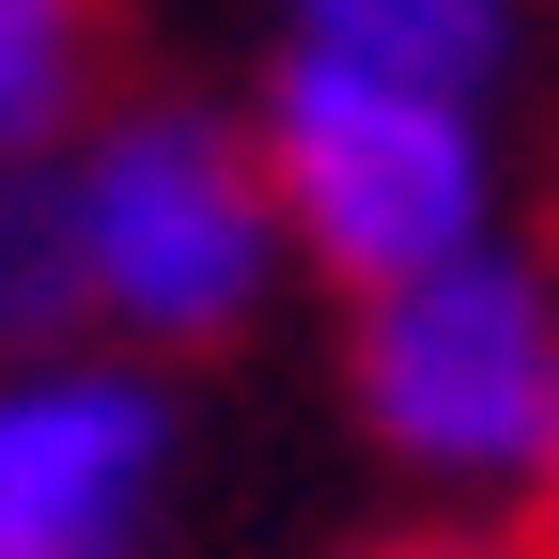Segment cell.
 I'll list each match as a JSON object with an SVG mask.
<instances>
[{"mask_svg":"<svg viewBox=\"0 0 559 559\" xmlns=\"http://www.w3.org/2000/svg\"><path fill=\"white\" fill-rule=\"evenodd\" d=\"M358 419L404 481L513 498L559 451V296L544 264L466 234L404 280H358Z\"/></svg>","mask_w":559,"mask_h":559,"instance_id":"1","label":"cell"},{"mask_svg":"<svg viewBox=\"0 0 559 559\" xmlns=\"http://www.w3.org/2000/svg\"><path fill=\"white\" fill-rule=\"evenodd\" d=\"M249 140H264L280 234H296L342 296L436 264L466 234H498V140H481V94H451V79H389V62L296 47L264 79Z\"/></svg>","mask_w":559,"mask_h":559,"instance_id":"2","label":"cell"},{"mask_svg":"<svg viewBox=\"0 0 559 559\" xmlns=\"http://www.w3.org/2000/svg\"><path fill=\"white\" fill-rule=\"evenodd\" d=\"M79 264H94V326L156 342H234L280 280V187H264V140H234L218 109H109L79 156Z\"/></svg>","mask_w":559,"mask_h":559,"instance_id":"3","label":"cell"},{"mask_svg":"<svg viewBox=\"0 0 559 559\" xmlns=\"http://www.w3.org/2000/svg\"><path fill=\"white\" fill-rule=\"evenodd\" d=\"M156 481H171L156 373L62 358V342L0 373V559H109L156 528Z\"/></svg>","mask_w":559,"mask_h":559,"instance_id":"4","label":"cell"},{"mask_svg":"<svg viewBox=\"0 0 559 559\" xmlns=\"http://www.w3.org/2000/svg\"><path fill=\"white\" fill-rule=\"evenodd\" d=\"M94 326V264H79V171L47 156H0V358L32 342H79Z\"/></svg>","mask_w":559,"mask_h":559,"instance_id":"5","label":"cell"},{"mask_svg":"<svg viewBox=\"0 0 559 559\" xmlns=\"http://www.w3.org/2000/svg\"><path fill=\"white\" fill-rule=\"evenodd\" d=\"M296 47L389 62V79H451V94H498V79H513V0H296Z\"/></svg>","mask_w":559,"mask_h":559,"instance_id":"6","label":"cell"},{"mask_svg":"<svg viewBox=\"0 0 559 559\" xmlns=\"http://www.w3.org/2000/svg\"><path fill=\"white\" fill-rule=\"evenodd\" d=\"M94 94V0H0V156L62 140Z\"/></svg>","mask_w":559,"mask_h":559,"instance_id":"7","label":"cell"},{"mask_svg":"<svg viewBox=\"0 0 559 559\" xmlns=\"http://www.w3.org/2000/svg\"><path fill=\"white\" fill-rule=\"evenodd\" d=\"M544 498H559V451H544Z\"/></svg>","mask_w":559,"mask_h":559,"instance_id":"8","label":"cell"}]
</instances>
